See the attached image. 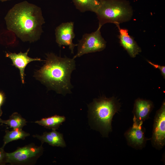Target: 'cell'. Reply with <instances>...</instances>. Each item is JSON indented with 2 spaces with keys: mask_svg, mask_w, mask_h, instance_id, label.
Segmentation results:
<instances>
[{
  "mask_svg": "<svg viewBox=\"0 0 165 165\" xmlns=\"http://www.w3.org/2000/svg\"><path fill=\"white\" fill-rule=\"evenodd\" d=\"M27 122L26 119L17 112L13 113L8 119L3 120L1 119L0 121V123L6 124L13 129H22L26 125Z\"/></svg>",
  "mask_w": 165,
  "mask_h": 165,
  "instance_id": "e0dca14e",
  "label": "cell"
},
{
  "mask_svg": "<svg viewBox=\"0 0 165 165\" xmlns=\"http://www.w3.org/2000/svg\"><path fill=\"white\" fill-rule=\"evenodd\" d=\"M116 26L119 30V37L120 45L127 51L131 57H135L141 52V48L138 46L134 38L128 34L127 29L120 28L119 24Z\"/></svg>",
  "mask_w": 165,
  "mask_h": 165,
  "instance_id": "8fae6325",
  "label": "cell"
},
{
  "mask_svg": "<svg viewBox=\"0 0 165 165\" xmlns=\"http://www.w3.org/2000/svg\"><path fill=\"white\" fill-rule=\"evenodd\" d=\"M74 23L69 22L61 23L55 30L56 41L60 47L68 46L71 53H74V49L76 46L73 43L75 36L74 31Z\"/></svg>",
  "mask_w": 165,
  "mask_h": 165,
  "instance_id": "9c48e42d",
  "label": "cell"
},
{
  "mask_svg": "<svg viewBox=\"0 0 165 165\" xmlns=\"http://www.w3.org/2000/svg\"><path fill=\"white\" fill-rule=\"evenodd\" d=\"M89 112L96 128L104 137L112 131L113 116L119 111L120 105L114 97L95 99L88 106Z\"/></svg>",
  "mask_w": 165,
  "mask_h": 165,
  "instance_id": "3957f363",
  "label": "cell"
},
{
  "mask_svg": "<svg viewBox=\"0 0 165 165\" xmlns=\"http://www.w3.org/2000/svg\"><path fill=\"white\" fill-rule=\"evenodd\" d=\"M152 146L162 149L165 145V102L156 112L154 119L152 134L150 139Z\"/></svg>",
  "mask_w": 165,
  "mask_h": 165,
  "instance_id": "52a82bcc",
  "label": "cell"
},
{
  "mask_svg": "<svg viewBox=\"0 0 165 165\" xmlns=\"http://www.w3.org/2000/svg\"><path fill=\"white\" fill-rule=\"evenodd\" d=\"M153 102L149 100L138 98L135 101L133 111V120L143 122L148 119L153 108Z\"/></svg>",
  "mask_w": 165,
  "mask_h": 165,
  "instance_id": "7c38bea8",
  "label": "cell"
},
{
  "mask_svg": "<svg viewBox=\"0 0 165 165\" xmlns=\"http://www.w3.org/2000/svg\"><path fill=\"white\" fill-rule=\"evenodd\" d=\"M33 136L40 140L42 144L46 142L53 146L64 147L66 146L63 134L56 130H52L49 132H44L41 135L35 134Z\"/></svg>",
  "mask_w": 165,
  "mask_h": 165,
  "instance_id": "4fadbf2b",
  "label": "cell"
},
{
  "mask_svg": "<svg viewBox=\"0 0 165 165\" xmlns=\"http://www.w3.org/2000/svg\"><path fill=\"white\" fill-rule=\"evenodd\" d=\"M42 144L40 146L33 144L19 147L15 151L6 152L7 163L11 164L30 163L40 156L43 152Z\"/></svg>",
  "mask_w": 165,
  "mask_h": 165,
  "instance_id": "8992f818",
  "label": "cell"
},
{
  "mask_svg": "<svg viewBox=\"0 0 165 165\" xmlns=\"http://www.w3.org/2000/svg\"><path fill=\"white\" fill-rule=\"evenodd\" d=\"M133 120L132 126L125 132L124 136L129 146L136 149H141L145 147L148 139L145 136L143 122Z\"/></svg>",
  "mask_w": 165,
  "mask_h": 165,
  "instance_id": "ba28073f",
  "label": "cell"
},
{
  "mask_svg": "<svg viewBox=\"0 0 165 165\" xmlns=\"http://www.w3.org/2000/svg\"><path fill=\"white\" fill-rule=\"evenodd\" d=\"M101 28L98 27L95 31L82 35L77 45V52L73 59L85 54L101 51L105 48L106 42L101 35Z\"/></svg>",
  "mask_w": 165,
  "mask_h": 165,
  "instance_id": "5b68a950",
  "label": "cell"
},
{
  "mask_svg": "<svg viewBox=\"0 0 165 165\" xmlns=\"http://www.w3.org/2000/svg\"><path fill=\"white\" fill-rule=\"evenodd\" d=\"M10 0H0V1L2 2H4L8 1H10Z\"/></svg>",
  "mask_w": 165,
  "mask_h": 165,
  "instance_id": "44dd1931",
  "label": "cell"
},
{
  "mask_svg": "<svg viewBox=\"0 0 165 165\" xmlns=\"http://www.w3.org/2000/svg\"><path fill=\"white\" fill-rule=\"evenodd\" d=\"M5 20L7 29L23 42L37 41L45 23L41 8L25 1L16 4L8 11Z\"/></svg>",
  "mask_w": 165,
  "mask_h": 165,
  "instance_id": "6da1fadb",
  "label": "cell"
},
{
  "mask_svg": "<svg viewBox=\"0 0 165 165\" xmlns=\"http://www.w3.org/2000/svg\"><path fill=\"white\" fill-rule=\"evenodd\" d=\"M5 99V97L4 93L0 91V121L2 119L0 117L2 113L1 107L4 102Z\"/></svg>",
  "mask_w": 165,
  "mask_h": 165,
  "instance_id": "ffe728a7",
  "label": "cell"
},
{
  "mask_svg": "<svg viewBox=\"0 0 165 165\" xmlns=\"http://www.w3.org/2000/svg\"><path fill=\"white\" fill-rule=\"evenodd\" d=\"M29 135V133L24 131L22 129H13L11 131L6 130L4 137V144L2 147L4 148L7 143L19 139L24 140L26 137Z\"/></svg>",
  "mask_w": 165,
  "mask_h": 165,
  "instance_id": "2e32d148",
  "label": "cell"
},
{
  "mask_svg": "<svg viewBox=\"0 0 165 165\" xmlns=\"http://www.w3.org/2000/svg\"><path fill=\"white\" fill-rule=\"evenodd\" d=\"M65 120V117L64 116L56 115L48 118H42L35 123L45 128L56 130L58 129L61 125Z\"/></svg>",
  "mask_w": 165,
  "mask_h": 165,
  "instance_id": "9a60e30c",
  "label": "cell"
},
{
  "mask_svg": "<svg viewBox=\"0 0 165 165\" xmlns=\"http://www.w3.org/2000/svg\"><path fill=\"white\" fill-rule=\"evenodd\" d=\"M148 62L153 66L154 68H158L160 69L161 72V74L163 78H165V66H161L160 65L154 64L152 62L147 61Z\"/></svg>",
  "mask_w": 165,
  "mask_h": 165,
  "instance_id": "d6986e66",
  "label": "cell"
},
{
  "mask_svg": "<svg viewBox=\"0 0 165 165\" xmlns=\"http://www.w3.org/2000/svg\"><path fill=\"white\" fill-rule=\"evenodd\" d=\"M72 0L76 8L82 12L90 11L96 13L101 2V0Z\"/></svg>",
  "mask_w": 165,
  "mask_h": 165,
  "instance_id": "5bb4252c",
  "label": "cell"
},
{
  "mask_svg": "<svg viewBox=\"0 0 165 165\" xmlns=\"http://www.w3.org/2000/svg\"><path fill=\"white\" fill-rule=\"evenodd\" d=\"M29 49H28L25 53L21 51L18 53L8 52L6 54V57L12 60V65L19 70L21 81L23 84L24 83V70L27 65L32 61H42L40 58H32L29 57L28 54Z\"/></svg>",
  "mask_w": 165,
  "mask_h": 165,
  "instance_id": "30bf717a",
  "label": "cell"
},
{
  "mask_svg": "<svg viewBox=\"0 0 165 165\" xmlns=\"http://www.w3.org/2000/svg\"><path fill=\"white\" fill-rule=\"evenodd\" d=\"M44 64L34 75L35 77L48 88L65 95L72 93L73 86L71 76L75 69V59L62 57L53 53L46 54Z\"/></svg>",
  "mask_w": 165,
  "mask_h": 165,
  "instance_id": "7a4b0ae2",
  "label": "cell"
},
{
  "mask_svg": "<svg viewBox=\"0 0 165 165\" xmlns=\"http://www.w3.org/2000/svg\"><path fill=\"white\" fill-rule=\"evenodd\" d=\"M7 163L6 152L4 148H0V165H3Z\"/></svg>",
  "mask_w": 165,
  "mask_h": 165,
  "instance_id": "ac0fdd59",
  "label": "cell"
},
{
  "mask_svg": "<svg viewBox=\"0 0 165 165\" xmlns=\"http://www.w3.org/2000/svg\"><path fill=\"white\" fill-rule=\"evenodd\" d=\"M101 6L95 13L99 21L98 27L104 24L116 25L128 22L133 15V10L129 1L126 0H101Z\"/></svg>",
  "mask_w": 165,
  "mask_h": 165,
  "instance_id": "277c9868",
  "label": "cell"
}]
</instances>
